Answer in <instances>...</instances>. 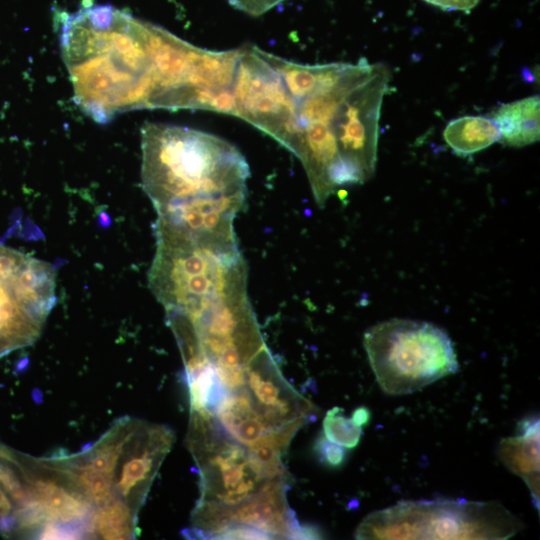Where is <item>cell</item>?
Instances as JSON below:
<instances>
[{
    "label": "cell",
    "mask_w": 540,
    "mask_h": 540,
    "mask_svg": "<svg viewBox=\"0 0 540 540\" xmlns=\"http://www.w3.org/2000/svg\"><path fill=\"white\" fill-rule=\"evenodd\" d=\"M255 127L301 161L317 204L369 180L377 162L379 119L391 75L385 65H307L269 53Z\"/></svg>",
    "instance_id": "obj_1"
},
{
    "label": "cell",
    "mask_w": 540,
    "mask_h": 540,
    "mask_svg": "<svg viewBox=\"0 0 540 540\" xmlns=\"http://www.w3.org/2000/svg\"><path fill=\"white\" fill-rule=\"evenodd\" d=\"M60 24L75 101L92 119L175 108L187 79L188 42L110 5L83 7Z\"/></svg>",
    "instance_id": "obj_2"
},
{
    "label": "cell",
    "mask_w": 540,
    "mask_h": 540,
    "mask_svg": "<svg viewBox=\"0 0 540 540\" xmlns=\"http://www.w3.org/2000/svg\"><path fill=\"white\" fill-rule=\"evenodd\" d=\"M141 149L142 186L156 212L191 199L247 192L250 171L245 157L215 135L145 123Z\"/></svg>",
    "instance_id": "obj_3"
},
{
    "label": "cell",
    "mask_w": 540,
    "mask_h": 540,
    "mask_svg": "<svg viewBox=\"0 0 540 540\" xmlns=\"http://www.w3.org/2000/svg\"><path fill=\"white\" fill-rule=\"evenodd\" d=\"M149 287L167 313L192 314L208 302L246 289L239 248L156 236Z\"/></svg>",
    "instance_id": "obj_4"
},
{
    "label": "cell",
    "mask_w": 540,
    "mask_h": 540,
    "mask_svg": "<svg viewBox=\"0 0 540 540\" xmlns=\"http://www.w3.org/2000/svg\"><path fill=\"white\" fill-rule=\"evenodd\" d=\"M523 523L495 501L437 498L401 501L367 515L356 539H508Z\"/></svg>",
    "instance_id": "obj_5"
},
{
    "label": "cell",
    "mask_w": 540,
    "mask_h": 540,
    "mask_svg": "<svg viewBox=\"0 0 540 540\" xmlns=\"http://www.w3.org/2000/svg\"><path fill=\"white\" fill-rule=\"evenodd\" d=\"M364 348L376 381L389 395H404L459 370L447 332L425 321L394 318L370 327Z\"/></svg>",
    "instance_id": "obj_6"
},
{
    "label": "cell",
    "mask_w": 540,
    "mask_h": 540,
    "mask_svg": "<svg viewBox=\"0 0 540 540\" xmlns=\"http://www.w3.org/2000/svg\"><path fill=\"white\" fill-rule=\"evenodd\" d=\"M55 287L50 264L0 244V358L38 338Z\"/></svg>",
    "instance_id": "obj_7"
},
{
    "label": "cell",
    "mask_w": 540,
    "mask_h": 540,
    "mask_svg": "<svg viewBox=\"0 0 540 540\" xmlns=\"http://www.w3.org/2000/svg\"><path fill=\"white\" fill-rule=\"evenodd\" d=\"M179 314V313H167ZM184 316L199 347L228 390L245 383V365L265 345L247 291L239 290Z\"/></svg>",
    "instance_id": "obj_8"
},
{
    "label": "cell",
    "mask_w": 540,
    "mask_h": 540,
    "mask_svg": "<svg viewBox=\"0 0 540 540\" xmlns=\"http://www.w3.org/2000/svg\"><path fill=\"white\" fill-rule=\"evenodd\" d=\"M187 441L199 470L198 501L236 505L269 481L257 472L247 449L229 438L209 412H191Z\"/></svg>",
    "instance_id": "obj_9"
},
{
    "label": "cell",
    "mask_w": 540,
    "mask_h": 540,
    "mask_svg": "<svg viewBox=\"0 0 540 540\" xmlns=\"http://www.w3.org/2000/svg\"><path fill=\"white\" fill-rule=\"evenodd\" d=\"M288 480H269L258 493L236 505L198 501L192 513L193 528L189 534L216 539L229 526L242 524L268 534L271 539H311L313 526L300 525L288 506Z\"/></svg>",
    "instance_id": "obj_10"
},
{
    "label": "cell",
    "mask_w": 540,
    "mask_h": 540,
    "mask_svg": "<svg viewBox=\"0 0 540 540\" xmlns=\"http://www.w3.org/2000/svg\"><path fill=\"white\" fill-rule=\"evenodd\" d=\"M247 192L191 199L157 211L156 236L190 240L219 248H237L235 216Z\"/></svg>",
    "instance_id": "obj_11"
},
{
    "label": "cell",
    "mask_w": 540,
    "mask_h": 540,
    "mask_svg": "<svg viewBox=\"0 0 540 540\" xmlns=\"http://www.w3.org/2000/svg\"><path fill=\"white\" fill-rule=\"evenodd\" d=\"M245 387L256 409L277 431L297 432L317 412L283 377L264 345L245 365Z\"/></svg>",
    "instance_id": "obj_12"
},
{
    "label": "cell",
    "mask_w": 540,
    "mask_h": 540,
    "mask_svg": "<svg viewBox=\"0 0 540 540\" xmlns=\"http://www.w3.org/2000/svg\"><path fill=\"white\" fill-rule=\"evenodd\" d=\"M213 415L224 433L246 449L266 435L277 432L256 409L245 385L228 391Z\"/></svg>",
    "instance_id": "obj_13"
},
{
    "label": "cell",
    "mask_w": 540,
    "mask_h": 540,
    "mask_svg": "<svg viewBox=\"0 0 540 540\" xmlns=\"http://www.w3.org/2000/svg\"><path fill=\"white\" fill-rule=\"evenodd\" d=\"M497 456L508 470L526 483L533 503L539 509V417L522 419L516 434L500 441Z\"/></svg>",
    "instance_id": "obj_14"
},
{
    "label": "cell",
    "mask_w": 540,
    "mask_h": 540,
    "mask_svg": "<svg viewBox=\"0 0 540 540\" xmlns=\"http://www.w3.org/2000/svg\"><path fill=\"white\" fill-rule=\"evenodd\" d=\"M538 95L503 104L494 114L501 142L508 146L523 147L539 140Z\"/></svg>",
    "instance_id": "obj_15"
},
{
    "label": "cell",
    "mask_w": 540,
    "mask_h": 540,
    "mask_svg": "<svg viewBox=\"0 0 540 540\" xmlns=\"http://www.w3.org/2000/svg\"><path fill=\"white\" fill-rule=\"evenodd\" d=\"M443 137L458 156H469L491 146L500 139L494 120L484 116H462L451 120Z\"/></svg>",
    "instance_id": "obj_16"
},
{
    "label": "cell",
    "mask_w": 540,
    "mask_h": 540,
    "mask_svg": "<svg viewBox=\"0 0 540 540\" xmlns=\"http://www.w3.org/2000/svg\"><path fill=\"white\" fill-rule=\"evenodd\" d=\"M323 434L328 440L347 449H353L360 442L362 427L346 417L343 408L333 407L326 412L323 419Z\"/></svg>",
    "instance_id": "obj_17"
},
{
    "label": "cell",
    "mask_w": 540,
    "mask_h": 540,
    "mask_svg": "<svg viewBox=\"0 0 540 540\" xmlns=\"http://www.w3.org/2000/svg\"><path fill=\"white\" fill-rule=\"evenodd\" d=\"M313 449L320 463L329 468L342 466L346 458L344 447L328 440L323 432L316 438Z\"/></svg>",
    "instance_id": "obj_18"
},
{
    "label": "cell",
    "mask_w": 540,
    "mask_h": 540,
    "mask_svg": "<svg viewBox=\"0 0 540 540\" xmlns=\"http://www.w3.org/2000/svg\"><path fill=\"white\" fill-rule=\"evenodd\" d=\"M216 539H271V537L256 528L234 524L221 532Z\"/></svg>",
    "instance_id": "obj_19"
},
{
    "label": "cell",
    "mask_w": 540,
    "mask_h": 540,
    "mask_svg": "<svg viewBox=\"0 0 540 540\" xmlns=\"http://www.w3.org/2000/svg\"><path fill=\"white\" fill-rule=\"evenodd\" d=\"M283 1L284 0H228V2L236 9L254 16L267 12Z\"/></svg>",
    "instance_id": "obj_20"
},
{
    "label": "cell",
    "mask_w": 540,
    "mask_h": 540,
    "mask_svg": "<svg viewBox=\"0 0 540 540\" xmlns=\"http://www.w3.org/2000/svg\"><path fill=\"white\" fill-rule=\"evenodd\" d=\"M445 11H463L469 13L479 0H424Z\"/></svg>",
    "instance_id": "obj_21"
},
{
    "label": "cell",
    "mask_w": 540,
    "mask_h": 540,
    "mask_svg": "<svg viewBox=\"0 0 540 540\" xmlns=\"http://www.w3.org/2000/svg\"><path fill=\"white\" fill-rule=\"evenodd\" d=\"M370 417V410L367 407L361 406L353 411L351 419L357 426L363 427L369 423Z\"/></svg>",
    "instance_id": "obj_22"
}]
</instances>
